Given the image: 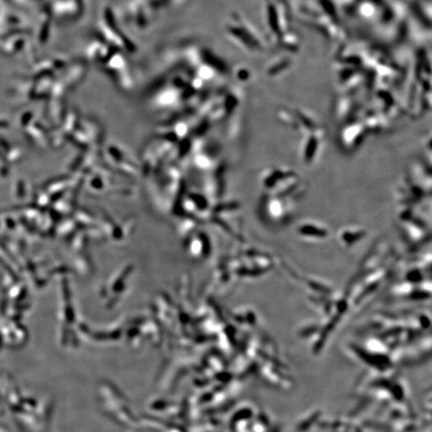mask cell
<instances>
[{"label":"cell","instance_id":"cell-1","mask_svg":"<svg viewBox=\"0 0 432 432\" xmlns=\"http://www.w3.org/2000/svg\"><path fill=\"white\" fill-rule=\"evenodd\" d=\"M224 31L227 38L244 50H252V42H254L255 35L252 34V28L247 24L244 18L232 14L226 21Z\"/></svg>","mask_w":432,"mask_h":432},{"label":"cell","instance_id":"cell-2","mask_svg":"<svg viewBox=\"0 0 432 432\" xmlns=\"http://www.w3.org/2000/svg\"><path fill=\"white\" fill-rule=\"evenodd\" d=\"M297 234L306 240H324L329 234L328 230L321 224L315 223H303L297 227Z\"/></svg>","mask_w":432,"mask_h":432},{"label":"cell","instance_id":"cell-3","mask_svg":"<svg viewBox=\"0 0 432 432\" xmlns=\"http://www.w3.org/2000/svg\"><path fill=\"white\" fill-rule=\"evenodd\" d=\"M366 232L361 227H346L339 232V241L344 247H350L356 244L365 236Z\"/></svg>","mask_w":432,"mask_h":432}]
</instances>
